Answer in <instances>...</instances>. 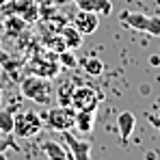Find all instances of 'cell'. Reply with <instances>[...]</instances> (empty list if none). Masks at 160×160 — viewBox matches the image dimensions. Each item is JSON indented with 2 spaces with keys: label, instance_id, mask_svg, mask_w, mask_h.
Segmentation results:
<instances>
[{
  "label": "cell",
  "instance_id": "obj_19",
  "mask_svg": "<svg viewBox=\"0 0 160 160\" xmlns=\"http://www.w3.org/2000/svg\"><path fill=\"white\" fill-rule=\"evenodd\" d=\"M0 160H7V156H4V154H0Z\"/></svg>",
  "mask_w": 160,
  "mask_h": 160
},
{
  "label": "cell",
  "instance_id": "obj_20",
  "mask_svg": "<svg viewBox=\"0 0 160 160\" xmlns=\"http://www.w3.org/2000/svg\"><path fill=\"white\" fill-rule=\"evenodd\" d=\"M0 104H2V91H0Z\"/></svg>",
  "mask_w": 160,
  "mask_h": 160
},
{
  "label": "cell",
  "instance_id": "obj_9",
  "mask_svg": "<svg viewBox=\"0 0 160 160\" xmlns=\"http://www.w3.org/2000/svg\"><path fill=\"white\" fill-rule=\"evenodd\" d=\"M134 126H136V115H134L132 110H123V112L117 117V128H119V134H121V141H123V143L130 141Z\"/></svg>",
  "mask_w": 160,
  "mask_h": 160
},
{
  "label": "cell",
  "instance_id": "obj_21",
  "mask_svg": "<svg viewBox=\"0 0 160 160\" xmlns=\"http://www.w3.org/2000/svg\"><path fill=\"white\" fill-rule=\"evenodd\" d=\"M158 4H160V0H158Z\"/></svg>",
  "mask_w": 160,
  "mask_h": 160
},
{
  "label": "cell",
  "instance_id": "obj_7",
  "mask_svg": "<svg viewBox=\"0 0 160 160\" xmlns=\"http://www.w3.org/2000/svg\"><path fill=\"white\" fill-rule=\"evenodd\" d=\"M119 22L123 26L132 28V30H147V22H149V15L145 13H136V11H121L119 13Z\"/></svg>",
  "mask_w": 160,
  "mask_h": 160
},
{
  "label": "cell",
  "instance_id": "obj_5",
  "mask_svg": "<svg viewBox=\"0 0 160 160\" xmlns=\"http://www.w3.org/2000/svg\"><path fill=\"white\" fill-rule=\"evenodd\" d=\"M72 26L78 30L82 37H87V35H93L98 26H100V18L95 15V13H91V11H82L80 9L78 13L74 15V24Z\"/></svg>",
  "mask_w": 160,
  "mask_h": 160
},
{
  "label": "cell",
  "instance_id": "obj_10",
  "mask_svg": "<svg viewBox=\"0 0 160 160\" xmlns=\"http://www.w3.org/2000/svg\"><path fill=\"white\" fill-rule=\"evenodd\" d=\"M78 7L82 11H91L95 15H110L112 13L110 0H78Z\"/></svg>",
  "mask_w": 160,
  "mask_h": 160
},
{
  "label": "cell",
  "instance_id": "obj_2",
  "mask_svg": "<svg viewBox=\"0 0 160 160\" xmlns=\"http://www.w3.org/2000/svg\"><path fill=\"white\" fill-rule=\"evenodd\" d=\"M43 128V117L37 115L35 110H24L13 115V134L18 138H32L41 132Z\"/></svg>",
  "mask_w": 160,
  "mask_h": 160
},
{
  "label": "cell",
  "instance_id": "obj_8",
  "mask_svg": "<svg viewBox=\"0 0 160 160\" xmlns=\"http://www.w3.org/2000/svg\"><path fill=\"white\" fill-rule=\"evenodd\" d=\"M41 152L48 156V160H74L67 145H61L56 141H43L41 143Z\"/></svg>",
  "mask_w": 160,
  "mask_h": 160
},
{
  "label": "cell",
  "instance_id": "obj_1",
  "mask_svg": "<svg viewBox=\"0 0 160 160\" xmlns=\"http://www.w3.org/2000/svg\"><path fill=\"white\" fill-rule=\"evenodd\" d=\"M20 91H22L24 98L32 100L35 104H50L54 95L52 82L43 76H28L26 80H22Z\"/></svg>",
  "mask_w": 160,
  "mask_h": 160
},
{
  "label": "cell",
  "instance_id": "obj_16",
  "mask_svg": "<svg viewBox=\"0 0 160 160\" xmlns=\"http://www.w3.org/2000/svg\"><path fill=\"white\" fill-rule=\"evenodd\" d=\"M9 147H13V149H18V145H15V141H13V136L11 134H4L2 138H0V154H4Z\"/></svg>",
  "mask_w": 160,
  "mask_h": 160
},
{
  "label": "cell",
  "instance_id": "obj_17",
  "mask_svg": "<svg viewBox=\"0 0 160 160\" xmlns=\"http://www.w3.org/2000/svg\"><path fill=\"white\" fill-rule=\"evenodd\" d=\"M61 61H63V63H67V65H72V67L76 65V58H74L69 52H65V50H63V54H61Z\"/></svg>",
  "mask_w": 160,
  "mask_h": 160
},
{
  "label": "cell",
  "instance_id": "obj_6",
  "mask_svg": "<svg viewBox=\"0 0 160 160\" xmlns=\"http://www.w3.org/2000/svg\"><path fill=\"white\" fill-rule=\"evenodd\" d=\"M63 138H65L67 149H69V154H72L74 160H89L91 158V143H89V141H80V138H76L69 130L63 132Z\"/></svg>",
  "mask_w": 160,
  "mask_h": 160
},
{
  "label": "cell",
  "instance_id": "obj_13",
  "mask_svg": "<svg viewBox=\"0 0 160 160\" xmlns=\"http://www.w3.org/2000/svg\"><path fill=\"white\" fill-rule=\"evenodd\" d=\"M0 134H13V112L0 110Z\"/></svg>",
  "mask_w": 160,
  "mask_h": 160
},
{
  "label": "cell",
  "instance_id": "obj_3",
  "mask_svg": "<svg viewBox=\"0 0 160 160\" xmlns=\"http://www.w3.org/2000/svg\"><path fill=\"white\" fill-rule=\"evenodd\" d=\"M102 95L89 87V84H80L72 89V98H69V106H74V110H91L95 112V108L100 106Z\"/></svg>",
  "mask_w": 160,
  "mask_h": 160
},
{
  "label": "cell",
  "instance_id": "obj_15",
  "mask_svg": "<svg viewBox=\"0 0 160 160\" xmlns=\"http://www.w3.org/2000/svg\"><path fill=\"white\" fill-rule=\"evenodd\" d=\"M147 35H154V37H160V18H149V22H147V30H145Z\"/></svg>",
  "mask_w": 160,
  "mask_h": 160
},
{
  "label": "cell",
  "instance_id": "obj_11",
  "mask_svg": "<svg viewBox=\"0 0 160 160\" xmlns=\"http://www.w3.org/2000/svg\"><path fill=\"white\" fill-rule=\"evenodd\" d=\"M61 41L65 43V48L76 50V48L82 46V35H80L74 26H65L63 30H61Z\"/></svg>",
  "mask_w": 160,
  "mask_h": 160
},
{
  "label": "cell",
  "instance_id": "obj_14",
  "mask_svg": "<svg viewBox=\"0 0 160 160\" xmlns=\"http://www.w3.org/2000/svg\"><path fill=\"white\" fill-rule=\"evenodd\" d=\"M82 65H84V72H87L89 76H100V74L104 72V63H102L100 58H87Z\"/></svg>",
  "mask_w": 160,
  "mask_h": 160
},
{
  "label": "cell",
  "instance_id": "obj_4",
  "mask_svg": "<svg viewBox=\"0 0 160 160\" xmlns=\"http://www.w3.org/2000/svg\"><path fill=\"white\" fill-rule=\"evenodd\" d=\"M43 119H46V126H48L50 130L65 132V130H69V128L74 126L76 110H72L69 106H56V108H50Z\"/></svg>",
  "mask_w": 160,
  "mask_h": 160
},
{
  "label": "cell",
  "instance_id": "obj_18",
  "mask_svg": "<svg viewBox=\"0 0 160 160\" xmlns=\"http://www.w3.org/2000/svg\"><path fill=\"white\" fill-rule=\"evenodd\" d=\"M149 121H152V123H154V126L158 128V132H160V119H158V117H154V115H149Z\"/></svg>",
  "mask_w": 160,
  "mask_h": 160
},
{
  "label": "cell",
  "instance_id": "obj_12",
  "mask_svg": "<svg viewBox=\"0 0 160 160\" xmlns=\"http://www.w3.org/2000/svg\"><path fill=\"white\" fill-rule=\"evenodd\" d=\"M93 123H95V119H93V112H91V110H76L74 126H76L82 134L91 132V130H93Z\"/></svg>",
  "mask_w": 160,
  "mask_h": 160
}]
</instances>
